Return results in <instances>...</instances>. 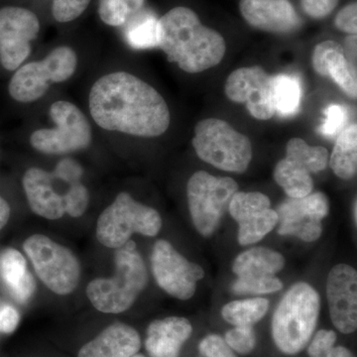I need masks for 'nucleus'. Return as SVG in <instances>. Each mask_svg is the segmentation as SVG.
<instances>
[{
    "mask_svg": "<svg viewBox=\"0 0 357 357\" xmlns=\"http://www.w3.org/2000/svg\"><path fill=\"white\" fill-rule=\"evenodd\" d=\"M89 105L93 121L105 130L152 138L170 126V110L163 96L129 73H112L98 79L89 93Z\"/></svg>",
    "mask_w": 357,
    "mask_h": 357,
    "instance_id": "1",
    "label": "nucleus"
},
{
    "mask_svg": "<svg viewBox=\"0 0 357 357\" xmlns=\"http://www.w3.org/2000/svg\"><path fill=\"white\" fill-rule=\"evenodd\" d=\"M157 47L189 74H198L222 62L227 43L220 33L202 24L199 16L188 7L171 9L158 20Z\"/></svg>",
    "mask_w": 357,
    "mask_h": 357,
    "instance_id": "2",
    "label": "nucleus"
},
{
    "mask_svg": "<svg viewBox=\"0 0 357 357\" xmlns=\"http://www.w3.org/2000/svg\"><path fill=\"white\" fill-rule=\"evenodd\" d=\"M84 170L70 158L61 160L53 172L32 167L22 178L30 208L46 220H60L65 215L79 218L86 213L89 194L82 183Z\"/></svg>",
    "mask_w": 357,
    "mask_h": 357,
    "instance_id": "3",
    "label": "nucleus"
},
{
    "mask_svg": "<svg viewBox=\"0 0 357 357\" xmlns=\"http://www.w3.org/2000/svg\"><path fill=\"white\" fill-rule=\"evenodd\" d=\"M114 264V276L95 279L86 291L91 305L105 314L128 311L148 283L146 266L134 241L116 249Z\"/></svg>",
    "mask_w": 357,
    "mask_h": 357,
    "instance_id": "4",
    "label": "nucleus"
},
{
    "mask_svg": "<svg viewBox=\"0 0 357 357\" xmlns=\"http://www.w3.org/2000/svg\"><path fill=\"white\" fill-rule=\"evenodd\" d=\"M319 307L318 292L304 282L285 294L272 319V337L279 351L294 356L307 347L318 324Z\"/></svg>",
    "mask_w": 357,
    "mask_h": 357,
    "instance_id": "5",
    "label": "nucleus"
},
{
    "mask_svg": "<svg viewBox=\"0 0 357 357\" xmlns=\"http://www.w3.org/2000/svg\"><path fill=\"white\" fill-rule=\"evenodd\" d=\"M192 144L199 159L225 172L244 173L252 160L250 139L222 119L198 122Z\"/></svg>",
    "mask_w": 357,
    "mask_h": 357,
    "instance_id": "6",
    "label": "nucleus"
},
{
    "mask_svg": "<svg viewBox=\"0 0 357 357\" xmlns=\"http://www.w3.org/2000/svg\"><path fill=\"white\" fill-rule=\"evenodd\" d=\"M162 229V218L151 206L136 202L128 192L117 195L114 203L100 213L96 223L98 243L107 248L119 249L133 234L153 237Z\"/></svg>",
    "mask_w": 357,
    "mask_h": 357,
    "instance_id": "7",
    "label": "nucleus"
},
{
    "mask_svg": "<svg viewBox=\"0 0 357 357\" xmlns=\"http://www.w3.org/2000/svg\"><path fill=\"white\" fill-rule=\"evenodd\" d=\"M35 273L57 295L74 292L81 279V264L69 248L43 234H33L23 243Z\"/></svg>",
    "mask_w": 357,
    "mask_h": 357,
    "instance_id": "8",
    "label": "nucleus"
},
{
    "mask_svg": "<svg viewBox=\"0 0 357 357\" xmlns=\"http://www.w3.org/2000/svg\"><path fill=\"white\" fill-rule=\"evenodd\" d=\"M238 185L229 177H215L206 171L192 174L187 184L188 204L192 223L204 236H210L229 210Z\"/></svg>",
    "mask_w": 357,
    "mask_h": 357,
    "instance_id": "9",
    "label": "nucleus"
},
{
    "mask_svg": "<svg viewBox=\"0 0 357 357\" xmlns=\"http://www.w3.org/2000/svg\"><path fill=\"white\" fill-rule=\"evenodd\" d=\"M76 52L70 47L54 49L44 60L18 68L9 83V95L20 102H36L52 84L63 83L76 72Z\"/></svg>",
    "mask_w": 357,
    "mask_h": 357,
    "instance_id": "10",
    "label": "nucleus"
},
{
    "mask_svg": "<svg viewBox=\"0 0 357 357\" xmlns=\"http://www.w3.org/2000/svg\"><path fill=\"white\" fill-rule=\"evenodd\" d=\"M50 116L55 128L39 129L30 137L35 150L43 154L66 155L91 145V124L76 105L63 100L54 102L50 107Z\"/></svg>",
    "mask_w": 357,
    "mask_h": 357,
    "instance_id": "11",
    "label": "nucleus"
},
{
    "mask_svg": "<svg viewBox=\"0 0 357 357\" xmlns=\"http://www.w3.org/2000/svg\"><path fill=\"white\" fill-rule=\"evenodd\" d=\"M151 267L159 287L182 301L191 299L196 292L197 284L204 276L203 268L189 261L164 239L154 244Z\"/></svg>",
    "mask_w": 357,
    "mask_h": 357,
    "instance_id": "12",
    "label": "nucleus"
},
{
    "mask_svg": "<svg viewBox=\"0 0 357 357\" xmlns=\"http://www.w3.org/2000/svg\"><path fill=\"white\" fill-rule=\"evenodd\" d=\"M40 22L36 14L22 7L0 9V63L7 70H15L31 53Z\"/></svg>",
    "mask_w": 357,
    "mask_h": 357,
    "instance_id": "13",
    "label": "nucleus"
},
{
    "mask_svg": "<svg viewBox=\"0 0 357 357\" xmlns=\"http://www.w3.org/2000/svg\"><path fill=\"white\" fill-rule=\"evenodd\" d=\"M330 211V202L324 192H311L304 198H289L278 206V234L296 236L305 243L318 241L323 234L324 218Z\"/></svg>",
    "mask_w": 357,
    "mask_h": 357,
    "instance_id": "14",
    "label": "nucleus"
},
{
    "mask_svg": "<svg viewBox=\"0 0 357 357\" xmlns=\"http://www.w3.org/2000/svg\"><path fill=\"white\" fill-rule=\"evenodd\" d=\"M272 79L259 66L239 68L227 77L225 96L231 102L244 103L258 121H269L275 115Z\"/></svg>",
    "mask_w": 357,
    "mask_h": 357,
    "instance_id": "15",
    "label": "nucleus"
},
{
    "mask_svg": "<svg viewBox=\"0 0 357 357\" xmlns=\"http://www.w3.org/2000/svg\"><path fill=\"white\" fill-rule=\"evenodd\" d=\"M326 297L331 319L342 333H352L357 328V273L349 265L337 264L331 270L326 281Z\"/></svg>",
    "mask_w": 357,
    "mask_h": 357,
    "instance_id": "16",
    "label": "nucleus"
},
{
    "mask_svg": "<svg viewBox=\"0 0 357 357\" xmlns=\"http://www.w3.org/2000/svg\"><path fill=\"white\" fill-rule=\"evenodd\" d=\"M239 9L249 25L262 31L288 34L297 31L302 25V20L289 0H241Z\"/></svg>",
    "mask_w": 357,
    "mask_h": 357,
    "instance_id": "17",
    "label": "nucleus"
},
{
    "mask_svg": "<svg viewBox=\"0 0 357 357\" xmlns=\"http://www.w3.org/2000/svg\"><path fill=\"white\" fill-rule=\"evenodd\" d=\"M312 65L319 76L330 77L342 89L345 95L356 100V66L345 55L342 45L333 40H326L317 45L312 52Z\"/></svg>",
    "mask_w": 357,
    "mask_h": 357,
    "instance_id": "18",
    "label": "nucleus"
},
{
    "mask_svg": "<svg viewBox=\"0 0 357 357\" xmlns=\"http://www.w3.org/2000/svg\"><path fill=\"white\" fill-rule=\"evenodd\" d=\"M140 349L137 331L126 324L115 323L83 345L77 357H131Z\"/></svg>",
    "mask_w": 357,
    "mask_h": 357,
    "instance_id": "19",
    "label": "nucleus"
},
{
    "mask_svg": "<svg viewBox=\"0 0 357 357\" xmlns=\"http://www.w3.org/2000/svg\"><path fill=\"white\" fill-rule=\"evenodd\" d=\"M192 333V324L183 317L155 319L148 326L145 347L150 357H178Z\"/></svg>",
    "mask_w": 357,
    "mask_h": 357,
    "instance_id": "20",
    "label": "nucleus"
},
{
    "mask_svg": "<svg viewBox=\"0 0 357 357\" xmlns=\"http://www.w3.org/2000/svg\"><path fill=\"white\" fill-rule=\"evenodd\" d=\"M0 276L9 293L21 304L31 299L36 283L28 271L24 256L14 248H7L0 255Z\"/></svg>",
    "mask_w": 357,
    "mask_h": 357,
    "instance_id": "21",
    "label": "nucleus"
},
{
    "mask_svg": "<svg viewBox=\"0 0 357 357\" xmlns=\"http://www.w3.org/2000/svg\"><path fill=\"white\" fill-rule=\"evenodd\" d=\"M273 178L289 198H304L314 190L310 167L304 160L291 151H286L285 158L275 166Z\"/></svg>",
    "mask_w": 357,
    "mask_h": 357,
    "instance_id": "22",
    "label": "nucleus"
},
{
    "mask_svg": "<svg viewBox=\"0 0 357 357\" xmlns=\"http://www.w3.org/2000/svg\"><path fill=\"white\" fill-rule=\"evenodd\" d=\"M285 266L281 253L266 248H253L241 253L234 262V274L238 277L267 276L280 272Z\"/></svg>",
    "mask_w": 357,
    "mask_h": 357,
    "instance_id": "23",
    "label": "nucleus"
},
{
    "mask_svg": "<svg viewBox=\"0 0 357 357\" xmlns=\"http://www.w3.org/2000/svg\"><path fill=\"white\" fill-rule=\"evenodd\" d=\"M331 168L338 178L351 180L357 172V126H347L337 137L330 158Z\"/></svg>",
    "mask_w": 357,
    "mask_h": 357,
    "instance_id": "24",
    "label": "nucleus"
},
{
    "mask_svg": "<svg viewBox=\"0 0 357 357\" xmlns=\"http://www.w3.org/2000/svg\"><path fill=\"white\" fill-rule=\"evenodd\" d=\"M275 114L293 116L300 109L302 89L299 79L290 75L280 74L272 79Z\"/></svg>",
    "mask_w": 357,
    "mask_h": 357,
    "instance_id": "25",
    "label": "nucleus"
},
{
    "mask_svg": "<svg viewBox=\"0 0 357 357\" xmlns=\"http://www.w3.org/2000/svg\"><path fill=\"white\" fill-rule=\"evenodd\" d=\"M269 309V301L264 298H252L232 301L222 309L223 319L230 325L252 326L261 321Z\"/></svg>",
    "mask_w": 357,
    "mask_h": 357,
    "instance_id": "26",
    "label": "nucleus"
},
{
    "mask_svg": "<svg viewBox=\"0 0 357 357\" xmlns=\"http://www.w3.org/2000/svg\"><path fill=\"white\" fill-rule=\"evenodd\" d=\"M158 20L151 13H137L128 21L126 38L129 46L138 50L157 47ZM126 22V23H128Z\"/></svg>",
    "mask_w": 357,
    "mask_h": 357,
    "instance_id": "27",
    "label": "nucleus"
},
{
    "mask_svg": "<svg viewBox=\"0 0 357 357\" xmlns=\"http://www.w3.org/2000/svg\"><path fill=\"white\" fill-rule=\"evenodd\" d=\"M278 223V215L271 208L255 213L238 222V238L241 245H251L264 238Z\"/></svg>",
    "mask_w": 357,
    "mask_h": 357,
    "instance_id": "28",
    "label": "nucleus"
},
{
    "mask_svg": "<svg viewBox=\"0 0 357 357\" xmlns=\"http://www.w3.org/2000/svg\"><path fill=\"white\" fill-rule=\"evenodd\" d=\"M145 0H100L98 13L105 24L121 26L139 13Z\"/></svg>",
    "mask_w": 357,
    "mask_h": 357,
    "instance_id": "29",
    "label": "nucleus"
},
{
    "mask_svg": "<svg viewBox=\"0 0 357 357\" xmlns=\"http://www.w3.org/2000/svg\"><path fill=\"white\" fill-rule=\"evenodd\" d=\"M271 202L266 195L260 192H236L232 197L229 211L237 222L255 213L270 208Z\"/></svg>",
    "mask_w": 357,
    "mask_h": 357,
    "instance_id": "30",
    "label": "nucleus"
},
{
    "mask_svg": "<svg viewBox=\"0 0 357 357\" xmlns=\"http://www.w3.org/2000/svg\"><path fill=\"white\" fill-rule=\"evenodd\" d=\"M283 284L275 275L267 276L238 277L231 286V291L237 295H264L278 292Z\"/></svg>",
    "mask_w": 357,
    "mask_h": 357,
    "instance_id": "31",
    "label": "nucleus"
},
{
    "mask_svg": "<svg viewBox=\"0 0 357 357\" xmlns=\"http://www.w3.org/2000/svg\"><path fill=\"white\" fill-rule=\"evenodd\" d=\"M225 342L239 354H250L255 349L256 335L252 326H237L225 333Z\"/></svg>",
    "mask_w": 357,
    "mask_h": 357,
    "instance_id": "32",
    "label": "nucleus"
},
{
    "mask_svg": "<svg viewBox=\"0 0 357 357\" xmlns=\"http://www.w3.org/2000/svg\"><path fill=\"white\" fill-rule=\"evenodd\" d=\"M326 117L323 124L319 128L321 135L328 138L337 136L347 128L349 121V112L347 107L342 105H331L324 112Z\"/></svg>",
    "mask_w": 357,
    "mask_h": 357,
    "instance_id": "33",
    "label": "nucleus"
},
{
    "mask_svg": "<svg viewBox=\"0 0 357 357\" xmlns=\"http://www.w3.org/2000/svg\"><path fill=\"white\" fill-rule=\"evenodd\" d=\"M91 0H54L52 13L59 22L77 20L88 8Z\"/></svg>",
    "mask_w": 357,
    "mask_h": 357,
    "instance_id": "34",
    "label": "nucleus"
},
{
    "mask_svg": "<svg viewBox=\"0 0 357 357\" xmlns=\"http://www.w3.org/2000/svg\"><path fill=\"white\" fill-rule=\"evenodd\" d=\"M199 351L203 357H237L234 351L218 335H208L201 340Z\"/></svg>",
    "mask_w": 357,
    "mask_h": 357,
    "instance_id": "35",
    "label": "nucleus"
},
{
    "mask_svg": "<svg viewBox=\"0 0 357 357\" xmlns=\"http://www.w3.org/2000/svg\"><path fill=\"white\" fill-rule=\"evenodd\" d=\"M335 342L337 333L333 331H319L307 347V354L310 357H321L335 347Z\"/></svg>",
    "mask_w": 357,
    "mask_h": 357,
    "instance_id": "36",
    "label": "nucleus"
},
{
    "mask_svg": "<svg viewBox=\"0 0 357 357\" xmlns=\"http://www.w3.org/2000/svg\"><path fill=\"white\" fill-rule=\"evenodd\" d=\"M338 0H301L303 10L310 17L321 20L335 10Z\"/></svg>",
    "mask_w": 357,
    "mask_h": 357,
    "instance_id": "37",
    "label": "nucleus"
},
{
    "mask_svg": "<svg viewBox=\"0 0 357 357\" xmlns=\"http://www.w3.org/2000/svg\"><path fill=\"white\" fill-rule=\"evenodd\" d=\"M335 27L340 31L349 35H356L357 33V4L352 2L349 6L338 11L335 20Z\"/></svg>",
    "mask_w": 357,
    "mask_h": 357,
    "instance_id": "38",
    "label": "nucleus"
},
{
    "mask_svg": "<svg viewBox=\"0 0 357 357\" xmlns=\"http://www.w3.org/2000/svg\"><path fill=\"white\" fill-rule=\"evenodd\" d=\"M20 314L17 310L9 305L0 307V332L13 333L20 325Z\"/></svg>",
    "mask_w": 357,
    "mask_h": 357,
    "instance_id": "39",
    "label": "nucleus"
},
{
    "mask_svg": "<svg viewBox=\"0 0 357 357\" xmlns=\"http://www.w3.org/2000/svg\"><path fill=\"white\" fill-rule=\"evenodd\" d=\"M9 218H10V206L6 199L0 197V230L6 227Z\"/></svg>",
    "mask_w": 357,
    "mask_h": 357,
    "instance_id": "40",
    "label": "nucleus"
},
{
    "mask_svg": "<svg viewBox=\"0 0 357 357\" xmlns=\"http://www.w3.org/2000/svg\"><path fill=\"white\" fill-rule=\"evenodd\" d=\"M345 55H351V58H349V61L354 64L352 62V59L356 58V35H349L347 38V41H345Z\"/></svg>",
    "mask_w": 357,
    "mask_h": 357,
    "instance_id": "41",
    "label": "nucleus"
},
{
    "mask_svg": "<svg viewBox=\"0 0 357 357\" xmlns=\"http://www.w3.org/2000/svg\"><path fill=\"white\" fill-rule=\"evenodd\" d=\"M321 357H356L352 352L344 347H333Z\"/></svg>",
    "mask_w": 357,
    "mask_h": 357,
    "instance_id": "42",
    "label": "nucleus"
},
{
    "mask_svg": "<svg viewBox=\"0 0 357 357\" xmlns=\"http://www.w3.org/2000/svg\"><path fill=\"white\" fill-rule=\"evenodd\" d=\"M354 222H356V220H357V215H356V208H357V206H356V201H354Z\"/></svg>",
    "mask_w": 357,
    "mask_h": 357,
    "instance_id": "43",
    "label": "nucleus"
},
{
    "mask_svg": "<svg viewBox=\"0 0 357 357\" xmlns=\"http://www.w3.org/2000/svg\"><path fill=\"white\" fill-rule=\"evenodd\" d=\"M131 357H145L143 354H136L135 356Z\"/></svg>",
    "mask_w": 357,
    "mask_h": 357,
    "instance_id": "44",
    "label": "nucleus"
}]
</instances>
